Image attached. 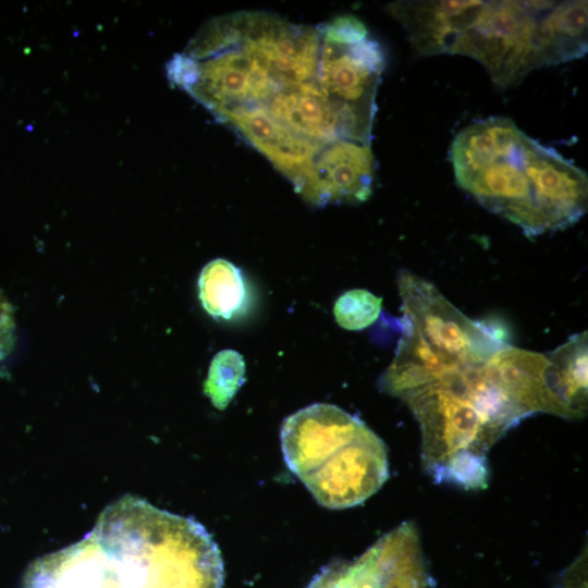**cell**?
<instances>
[{
  "instance_id": "obj_4",
  "label": "cell",
  "mask_w": 588,
  "mask_h": 588,
  "mask_svg": "<svg viewBox=\"0 0 588 588\" xmlns=\"http://www.w3.org/2000/svg\"><path fill=\"white\" fill-rule=\"evenodd\" d=\"M281 446L290 470L329 509L363 503L389 477L383 441L332 404L316 403L284 419Z\"/></svg>"
},
{
  "instance_id": "obj_2",
  "label": "cell",
  "mask_w": 588,
  "mask_h": 588,
  "mask_svg": "<svg viewBox=\"0 0 588 588\" xmlns=\"http://www.w3.org/2000/svg\"><path fill=\"white\" fill-rule=\"evenodd\" d=\"M456 183L527 237L564 230L587 211L586 172L509 118L476 121L454 137Z\"/></svg>"
},
{
  "instance_id": "obj_10",
  "label": "cell",
  "mask_w": 588,
  "mask_h": 588,
  "mask_svg": "<svg viewBox=\"0 0 588 588\" xmlns=\"http://www.w3.org/2000/svg\"><path fill=\"white\" fill-rule=\"evenodd\" d=\"M243 356L233 350H223L211 360L204 384L205 394L219 409H224L244 382Z\"/></svg>"
},
{
  "instance_id": "obj_5",
  "label": "cell",
  "mask_w": 588,
  "mask_h": 588,
  "mask_svg": "<svg viewBox=\"0 0 588 588\" xmlns=\"http://www.w3.org/2000/svg\"><path fill=\"white\" fill-rule=\"evenodd\" d=\"M399 290L403 333L438 359L448 373L481 365L509 346V334L502 323L469 319L429 281L402 271Z\"/></svg>"
},
{
  "instance_id": "obj_6",
  "label": "cell",
  "mask_w": 588,
  "mask_h": 588,
  "mask_svg": "<svg viewBox=\"0 0 588 588\" xmlns=\"http://www.w3.org/2000/svg\"><path fill=\"white\" fill-rule=\"evenodd\" d=\"M418 531L405 522L353 561H336L306 588H428Z\"/></svg>"
},
{
  "instance_id": "obj_8",
  "label": "cell",
  "mask_w": 588,
  "mask_h": 588,
  "mask_svg": "<svg viewBox=\"0 0 588 588\" xmlns=\"http://www.w3.org/2000/svg\"><path fill=\"white\" fill-rule=\"evenodd\" d=\"M198 291L203 307L216 319L231 320L248 309L245 279L241 270L225 259H215L203 268Z\"/></svg>"
},
{
  "instance_id": "obj_1",
  "label": "cell",
  "mask_w": 588,
  "mask_h": 588,
  "mask_svg": "<svg viewBox=\"0 0 588 588\" xmlns=\"http://www.w3.org/2000/svg\"><path fill=\"white\" fill-rule=\"evenodd\" d=\"M220 550L189 517L124 495L82 540L36 559L23 588H223Z\"/></svg>"
},
{
  "instance_id": "obj_3",
  "label": "cell",
  "mask_w": 588,
  "mask_h": 588,
  "mask_svg": "<svg viewBox=\"0 0 588 588\" xmlns=\"http://www.w3.org/2000/svg\"><path fill=\"white\" fill-rule=\"evenodd\" d=\"M588 3L475 0L450 54L478 61L501 87L531 71L581 58L587 52Z\"/></svg>"
},
{
  "instance_id": "obj_11",
  "label": "cell",
  "mask_w": 588,
  "mask_h": 588,
  "mask_svg": "<svg viewBox=\"0 0 588 588\" xmlns=\"http://www.w3.org/2000/svg\"><path fill=\"white\" fill-rule=\"evenodd\" d=\"M382 299L366 290H351L335 302L333 314L340 327L357 331L369 327L379 317Z\"/></svg>"
},
{
  "instance_id": "obj_7",
  "label": "cell",
  "mask_w": 588,
  "mask_h": 588,
  "mask_svg": "<svg viewBox=\"0 0 588 588\" xmlns=\"http://www.w3.org/2000/svg\"><path fill=\"white\" fill-rule=\"evenodd\" d=\"M373 174L375 157L369 144L339 140L319 152L297 193L315 206L358 204L370 196Z\"/></svg>"
},
{
  "instance_id": "obj_9",
  "label": "cell",
  "mask_w": 588,
  "mask_h": 588,
  "mask_svg": "<svg viewBox=\"0 0 588 588\" xmlns=\"http://www.w3.org/2000/svg\"><path fill=\"white\" fill-rule=\"evenodd\" d=\"M548 357L569 418L583 417L587 409V332L573 335Z\"/></svg>"
}]
</instances>
